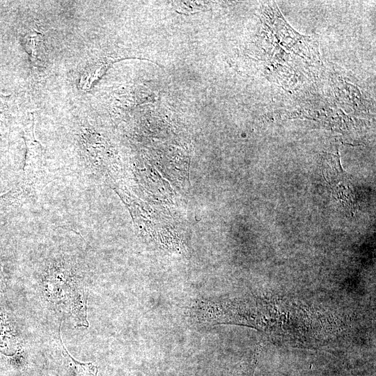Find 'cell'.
<instances>
[{
	"mask_svg": "<svg viewBox=\"0 0 376 376\" xmlns=\"http://www.w3.org/2000/svg\"><path fill=\"white\" fill-rule=\"evenodd\" d=\"M25 46L32 61L41 59L44 51V41L42 33L37 30L31 31L26 36Z\"/></svg>",
	"mask_w": 376,
	"mask_h": 376,
	"instance_id": "cell-3",
	"label": "cell"
},
{
	"mask_svg": "<svg viewBox=\"0 0 376 376\" xmlns=\"http://www.w3.org/2000/svg\"><path fill=\"white\" fill-rule=\"evenodd\" d=\"M177 3L176 10L184 13H196L204 10L206 8L205 4L203 3V2L178 1Z\"/></svg>",
	"mask_w": 376,
	"mask_h": 376,
	"instance_id": "cell-5",
	"label": "cell"
},
{
	"mask_svg": "<svg viewBox=\"0 0 376 376\" xmlns=\"http://www.w3.org/2000/svg\"><path fill=\"white\" fill-rule=\"evenodd\" d=\"M263 345L259 344L254 350L249 362L242 370L240 376H253L256 366L258 363L260 354L262 351Z\"/></svg>",
	"mask_w": 376,
	"mask_h": 376,
	"instance_id": "cell-4",
	"label": "cell"
},
{
	"mask_svg": "<svg viewBox=\"0 0 376 376\" xmlns=\"http://www.w3.org/2000/svg\"><path fill=\"white\" fill-rule=\"evenodd\" d=\"M1 266H0V274H1Z\"/></svg>",
	"mask_w": 376,
	"mask_h": 376,
	"instance_id": "cell-6",
	"label": "cell"
},
{
	"mask_svg": "<svg viewBox=\"0 0 376 376\" xmlns=\"http://www.w3.org/2000/svg\"><path fill=\"white\" fill-rule=\"evenodd\" d=\"M62 354L69 376H97L98 367L93 363H82L75 359L65 349L62 340Z\"/></svg>",
	"mask_w": 376,
	"mask_h": 376,
	"instance_id": "cell-2",
	"label": "cell"
},
{
	"mask_svg": "<svg viewBox=\"0 0 376 376\" xmlns=\"http://www.w3.org/2000/svg\"><path fill=\"white\" fill-rule=\"evenodd\" d=\"M45 295L57 306L68 305L70 312L88 326L86 297L79 269L75 263L61 259L49 263L42 274Z\"/></svg>",
	"mask_w": 376,
	"mask_h": 376,
	"instance_id": "cell-1",
	"label": "cell"
}]
</instances>
